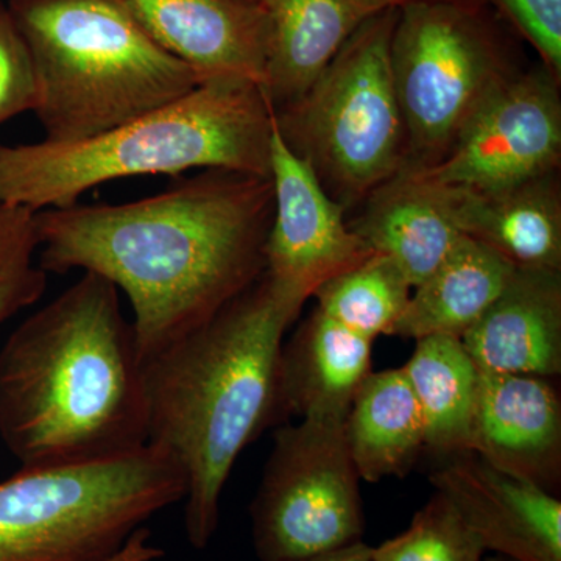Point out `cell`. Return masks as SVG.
Wrapping results in <instances>:
<instances>
[{"label": "cell", "mask_w": 561, "mask_h": 561, "mask_svg": "<svg viewBox=\"0 0 561 561\" xmlns=\"http://www.w3.org/2000/svg\"><path fill=\"white\" fill-rule=\"evenodd\" d=\"M351 230L373 253L394 262L415 289L461 238L451 214V197L419 162L404 165L365 198Z\"/></svg>", "instance_id": "2e32d148"}, {"label": "cell", "mask_w": 561, "mask_h": 561, "mask_svg": "<svg viewBox=\"0 0 561 561\" xmlns=\"http://www.w3.org/2000/svg\"><path fill=\"white\" fill-rule=\"evenodd\" d=\"M267 60L262 91L273 111L297 102L365 22L393 0H262Z\"/></svg>", "instance_id": "e0dca14e"}, {"label": "cell", "mask_w": 561, "mask_h": 561, "mask_svg": "<svg viewBox=\"0 0 561 561\" xmlns=\"http://www.w3.org/2000/svg\"><path fill=\"white\" fill-rule=\"evenodd\" d=\"M251 2H257V3H261L262 0H251Z\"/></svg>", "instance_id": "1f68e13d"}, {"label": "cell", "mask_w": 561, "mask_h": 561, "mask_svg": "<svg viewBox=\"0 0 561 561\" xmlns=\"http://www.w3.org/2000/svg\"><path fill=\"white\" fill-rule=\"evenodd\" d=\"M186 496L158 446L81 463L21 468L0 482V561H108Z\"/></svg>", "instance_id": "8992f818"}, {"label": "cell", "mask_w": 561, "mask_h": 561, "mask_svg": "<svg viewBox=\"0 0 561 561\" xmlns=\"http://www.w3.org/2000/svg\"><path fill=\"white\" fill-rule=\"evenodd\" d=\"M557 173L496 194L446 187L457 230L489 247L515 268L561 272V194Z\"/></svg>", "instance_id": "d6986e66"}, {"label": "cell", "mask_w": 561, "mask_h": 561, "mask_svg": "<svg viewBox=\"0 0 561 561\" xmlns=\"http://www.w3.org/2000/svg\"><path fill=\"white\" fill-rule=\"evenodd\" d=\"M560 160V83L540 66L508 80L440 161L421 165L449 190L496 194L559 172Z\"/></svg>", "instance_id": "30bf717a"}, {"label": "cell", "mask_w": 561, "mask_h": 561, "mask_svg": "<svg viewBox=\"0 0 561 561\" xmlns=\"http://www.w3.org/2000/svg\"><path fill=\"white\" fill-rule=\"evenodd\" d=\"M483 561H513V560L505 559V557H501V556H494V557H490V559H483Z\"/></svg>", "instance_id": "4dcf8cb0"}, {"label": "cell", "mask_w": 561, "mask_h": 561, "mask_svg": "<svg viewBox=\"0 0 561 561\" xmlns=\"http://www.w3.org/2000/svg\"><path fill=\"white\" fill-rule=\"evenodd\" d=\"M164 557L160 546L151 542V534L147 527H140L131 535L130 540L125 542L113 559L108 561H158Z\"/></svg>", "instance_id": "83f0119b"}, {"label": "cell", "mask_w": 561, "mask_h": 561, "mask_svg": "<svg viewBox=\"0 0 561 561\" xmlns=\"http://www.w3.org/2000/svg\"><path fill=\"white\" fill-rule=\"evenodd\" d=\"M272 217L271 176L205 169L140 201L38 210V264L122 291L144 362L261 278Z\"/></svg>", "instance_id": "6da1fadb"}, {"label": "cell", "mask_w": 561, "mask_h": 561, "mask_svg": "<svg viewBox=\"0 0 561 561\" xmlns=\"http://www.w3.org/2000/svg\"><path fill=\"white\" fill-rule=\"evenodd\" d=\"M471 453L496 470L557 496L561 401L549 378L479 370Z\"/></svg>", "instance_id": "5bb4252c"}, {"label": "cell", "mask_w": 561, "mask_h": 561, "mask_svg": "<svg viewBox=\"0 0 561 561\" xmlns=\"http://www.w3.org/2000/svg\"><path fill=\"white\" fill-rule=\"evenodd\" d=\"M370 546L364 541L353 542L345 548L335 549V551L320 553V556L311 557L300 561H371Z\"/></svg>", "instance_id": "f1b7e54d"}, {"label": "cell", "mask_w": 561, "mask_h": 561, "mask_svg": "<svg viewBox=\"0 0 561 561\" xmlns=\"http://www.w3.org/2000/svg\"><path fill=\"white\" fill-rule=\"evenodd\" d=\"M515 267L481 242L461 236L445 260L415 287L390 337L420 339L470 331L507 286Z\"/></svg>", "instance_id": "ffe728a7"}, {"label": "cell", "mask_w": 561, "mask_h": 561, "mask_svg": "<svg viewBox=\"0 0 561 561\" xmlns=\"http://www.w3.org/2000/svg\"><path fill=\"white\" fill-rule=\"evenodd\" d=\"M46 287L35 213L0 201V327L38 302Z\"/></svg>", "instance_id": "d4e9b609"}, {"label": "cell", "mask_w": 561, "mask_h": 561, "mask_svg": "<svg viewBox=\"0 0 561 561\" xmlns=\"http://www.w3.org/2000/svg\"><path fill=\"white\" fill-rule=\"evenodd\" d=\"M486 551L513 561H561V501L491 467L476 454L449 457L431 472Z\"/></svg>", "instance_id": "7c38bea8"}, {"label": "cell", "mask_w": 561, "mask_h": 561, "mask_svg": "<svg viewBox=\"0 0 561 561\" xmlns=\"http://www.w3.org/2000/svg\"><path fill=\"white\" fill-rule=\"evenodd\" d=\"M360 481L345 421L280 424L250 511L261 561H300L362 541Z\"/></svg>", "instance_id": "9c48e42d"}, {"label": "cell", "mask_w": 561, "mask_h": 561, "mask_svg": "<svg viewBox=\"0 0 561 561\" xmlns=\"http://www.w3.org/2000/svg\"><path fill=\"white\" fill-rule=\"evenodd\" d=\"M373 341L316 309L280 350V419L345 421L371 373Z\"/></svg>", "instance_id": "ac0fdd59"}, {"label": "cell", "mask_w": 561, "mask_h": 561, "mask_svg": "<svg viewBox=\"0 0 561 561\" xmlns=\"http://www.w3.org/2000/svg\"><path fill=\"white\" fill-rule=\"evenodd\" d=\"M273 108L257 84L217 80L73 142L0 144V201L68 208L108 181L221 169L271 176Z\"/></svg>", "instance_id": "277c9868"}, {"label": "cell", "mask_w": 561, "mask_h": 561, "mask_svg": "<svg viewBox=\"0 0 561 561\" xmlns=\"http://www.w3.org/2000/svg\"><path fill=\"white\" fill-rule=\"evenodd\" d=\"M0 438L21 468L108 459L149 443L142 357L110 280L81 273L3 343Z\"/></svg>", "instance_id": "7a4b0ae2"}, {"label": "cell", "mask_w": 561, "mask_h": 561, "mask_svg": "<svg viewBox=\"0 0 561 561\" xmlns=\"http://www.w3.org/2000/svg\"><path fill=\"white\" fill-rule=\"evenodd\" d=\"M162 50L198 84L251 81L264 87L267 20L251 0H121Z\"/></svg>", "instance_id": "4fadbf2b"}, {"label": "cell", "mask_w": 561, "mask_h": 561, "mask_svg": "<svg viewBox=\"0 0 561 561\" xmlns=\"http://www.w3.org/2000/svg\"><path fill=\"white\" fill-rule=\"evenodd\" d=\"M391 72L408 136V160L432 165L479 110L522 70L482 2L400 7Z\"/></svg>", "instance_id": "ba28073f"}, {"label": "cell", "mask_w": 561, "mask_h": 561, "mask_svg": "<svg viewBox=\"0 0 561 561\" xmlns=\"http://www.w3.org/2000/svg\"><path fill=\"white\" fill-rule=\"evenodd\" d=\"M273 217L265 241V275L308 301L328 280L373 251L343 219L345 209L321 186L309 162L280 138L273 114Z\"/></svg>", "instance_id": "8fae6325"}, {"label": "cell", "mask_w": 561, "mask_h": 561, "mask_svg": "<svg viewBox=\"0 0 561 561\" xmlns=\"http://www.w3.org/2000/svg\"><path fill=\"white\" fill-rule=\"evenodd\" d=\"M398 13L391 7L365 22L297 102L273 111L280 138L343 209L359 205L408 161L390 62Z\"/></svg>", "instance_id": "52a82bcc"}, {"label": "cell", "mask_w": 561, "mask_h": 561, "mask_svg": "<svg viewBox=\"0 0 561 561\" xmlns=\"http://www.w3.org/2000/svg\"><path fill=\"white\" fill-rule=\"evenodd\" d=\"M534 47L561 84V0H481Z\"/></svg>", "instance_id": "484cf974"}, {"label": "cell", "mask_w": 561, "mask_h": 561, "mask_svg": "<svg viewBox=\"0 0 561 561\" xmlns=\"http://www.w3.org/2000/svg\"><path fill=\"white\" fill-rule=\"evenodd\" d=\"M31 51L44 139L108 131L198 87L121 0H10Z\"/></svg>", "instance_id": "5b68a950"}, {"label": "cell", "mask_w": 561, "mask_h": 561, "mask_svg": "<svg viewBox=\"0 0 561 561\" xmlns=\"http://www.w3.org/2000/svg\"><path fill=\"white\" fill-rule=\"evenodd\" d=\"M306 301L265 273L201 328L142 362L149 443L186 479L184 529L195 549L213 540L236 461L283 424L284 335Z\"/></svg>", "instance_id": "3957f363"}, {"label": "cell", "mask_w": 561, "mask_h": 561, "mask_svg": "<svg viewBox=\"0 0 561 561\" xmlns=\"http://www.w3.org/2000/svg\"><path fill=\"white\" fill-rule=\"evenodd\" d=\"M485 552L453 502L435 491L408 529L373 548L371 561H483Z\"/></svg>", "instance_id": "cb8c5ba5"}, {"label": "cell", "mask_w": 561, "mask_h": 561, "mask_svg": "<svg viewBox=\"0 0 561 561\" xmlns=\"http://www.w3.org/2000/svg\"><path fill=\"white\" fill-rule=\"evenodd\" d=\"M415 2H476V0H393L394 5L402 7ZM481 2V0H479Z\"/></svg>", "instance_id": "f546056e"}, {"label": "cell", "mask_w": 561, "mask_h": 561, "mask_svg": "<svg viewBox=\"0 0 561 561\" xmlns=\"http://www.w3.org/2000/svg\"><path fill=\"white\" fill-rule=\"evenodd\" d=\"M461 343L481 371L559 376L561 272L515 268Z\"/></svg>", "instance_id": "9a60e30c"}, {"label": "cell", "mask_w": 561, "mask_h": 561, "mask_svg": "<svg viewBox=\"0 0 561 561\" xmlns=\"http://www.w3.org/2000/svg\"><path fill=\"white\" fill-rule=\"evenodd\" d=\"M412 286L394 262L371 253L316 291L317 309L375 342L390 335L411 300Z\"/></svg>", "instance_id": "603a6c76"}, {"label": "cell", "mask_w": 561, "mask_h": 561, "mask_svg": "<svg viewBox=\"0 0 561 561\" xmlns=\"http://www.w3.org/2000/svg\"><path fill=\"white\" fill-rule=\"evenodd\" d=\"M351 457L362 481L402 478L426 451V427L401 368L371 371L345 420Z\"/></svg>", "instance_id": "44dd1931"}, {"label": "cell", "mask_w": 561, "mask_h": 561, "mask_svg": "<svg viewBox=\"0 0 561 561\" xmlns=\"http://www.w3.org/2000/svg\"><path fill=\"white\" fill-rule=\"evenodd\" d=\"M415 342L402 370L423 413L426 451L440 460L471 453L479 368L460 339L430 335Z\"/></svg>", "instance_id": "7402d4cb"}, {"label": "cell", "mask_w": 561, "mask_h": 561, "mask_svg": "<svg viewBox=\"0 0 561 561\" xmlns=\"http://www.w3.org/2000/svg\"><path fill=\"white\" fill-rule=\"evenodd\" d=\"M35 102L31 51L9 7L0 2V125L33 111Z\"/></svg>", "instance_id": "4316f807"}]
</instances>
